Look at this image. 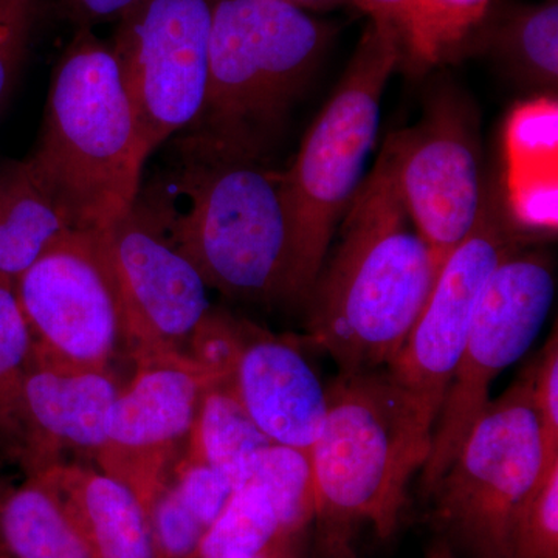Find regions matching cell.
<instances>
[{
  "mask_svg": "<svg viewBox=\"0 0 558 558\" xmlns=\"http://www.w3.org/2000/svg\"><path fill=\"white\" fill-rule=\"evenodd\" d=\"M0 545L11 558H92L75 521L35 475L0 501Z\"/></svg>",
  "mask_w": 558,
  "mask_h": 558,
  "instance_id": "d6986e66",
  "label": "cell"
},
{
  "mask_svg": "<svg viewBox=\"0 0 558 558\" xmlns=\"http://www.w3.org/2000/svg\"><path fill=\"white\" fill-rule=\"evenodd\" d=\"M35 476L75 521L92 558H154L145 509L119 480L78 461L50 465Z\"/></svg>",
  "mask_w": 558,
  "mask_h": 558,
  "instance_id": "e0dca14e",
  "label": "cell"
},
{
  "mask_svg": "<svg viewBox=\"0 0 558 558\" xmlns=\"http://www.w3.org/2000/svg\"><path fill=\"white\" fill-rule=\"evenodd\" d=\"M259 558H295L293 556V550H277V553L267 554V556L259 557Z\"/></svg>",
  "mask_w": 558,
  "mask_h": 558,
  "instance_id": "e575fe53",
  "label": "cell"
},
{
  "mask_svg": "<svg viewBox=\"0 0 558 558\" xmlns=\"http://www.w3.org/2000/svg\"><path fill=\"white\" fill-rule=\"evenodd\" d=\"M494 0H414L403 39L416 64L428 65L451 57L484 24Z\"/></svg>",
  "mask_w": 558,
  "mask_h": 558,
  "instance_id": "d4e9b609",
  "label": "cell"
},
{
  "mask_svg": "<svg viewBox=\"0 0 558 558\" xmlns=\"http://www.w3.org/2000/svg\"><path fill=\"white\" fill-rule=\"evenodd\" d=\"M535 407L542 421L546 453L558 458V343L557 333L546 341L542 354L529 366Z\"/></svg>",
  "mask_w": 558,
  "mask_h": 558,
  "instance_id": "f546056e",
  "label": "cell"
},
{
  "mask_svg": "<svg viewBox=\"0 0 558 558\" xmlns=\"http://www.w3.org/2000/svg\"><path fill=\"white\" fill-rule=\"evenodd\" d=\"M119 384L112 371H58L31 365L24 384V447L28 475L60 464L65 453L97 458Z\"/></svg>",
  "mask_w": 558,
  "mask_h": 558,
  "instance_id": "2e32d148",
  "label": "cell"
},
{
  "mask_svg": "<svg viewBox=\"0 0 558 558\" xmlns=\"http://www.w3.org/2000/svg\"><path fill=\"white\" fill-rule=\"evenodd\" d=\"M227 299L289 300L292 231L281 172L258 157L196 137L180 138L174 159L131 209Z\"/></svg>",
  "mask_w": 558,
  "mask_h": 558,
  "instance_id": "6da1fadb",
  "label": "cell"
},
{
  "mask_svg": "<svg viewBox=\"0 0 558 558\" xmlns=\"http://www.w3.org/2000/svg\"><path fill=\"white\" fill-rule=\"evenodd\" d=\"M512 558H558V461L529 494L513 527Z\"/></svg>",
  "mask_w": 558,
  "mask_h": 558,
  "instance_id": "83f0119b",
  "label": "cell"
},
{
  "mask_svg": "<svg viewBox=\"0 0 558 558\" xmlns=\"http://www.w3.org/2000/svg\"><path fill=\"white\" fill-rule=\"evenodd\" d=\"M558 108L535 98L510 113L505 131L508 204L513 222L550 233L557 229Z\"/></svg>",
  "mask_w": 558,
  "mask_h": 558,
  "instance_id": "ac0fdd59",
  "label": "cell"
},
{
  "mask_svg": "<svg viewBox=\"0 0 558 558\" xmlns=\"http://www.w3.org/2000/svg\"><path fill=\"white\" fill-rule=\"evenodd\" d=\"M271 444L226 380L205 391L185 454L215 469L238 490L248 483L256 459Z\"/></svg>",
  "mask_w": 558,
  "mask_h": 558,
  "instance_id": "ffe728a7",
  "label": "cell"
},
{
  "mask_svg": "<svg viewBox=\"0 0 558 558\" xmlns=\"http://www.w3.org/2000/svg\"><path fill=\"white\" fill-rule=\"evenodd\" d=\"M218 381L226 380L189 360L138 363L113 400L97 468L130 487L146 509L189 449L201 400Z\"/></svg>",
  "mask_w": 558,
  "mask_h": 558,
  "instance_id": "7c38bea8",
  "label": "cell"
},
{
  "mask_svg": "<svg viewBox=\"0 0 558 558\" xmlns=\"http://www.w3.org/2000/svg\"><path fill=\"white\" fill-rule=\"evenodd\" d=\"M32 365V336L14 292L0 278V447L20 461L24 447V384Z\"/></svg>",
  "mask_w": 558,
  "mask_h": 558,
  "instance_id": "603a6c76",
  "label": "cell"
},
{
  "mask_svg": "<svg viewBox=\"0 0 558 558\" xmlns=\"http://www.w3.org/2000/svg\"><path fill=\"white\" fill-rule=\"evenodd\" d=\"M10 486H7L3 481H0V501H2L3 495H5L7 488ZM0 553H3L2 545H0Z\"/></svg>",
  "mask_w": 558,
  "mask_h": 558,
  "instance_id": "d590c367",
  "label": "cell"
},
{
  "mask_svg": "<svg viewBox=\"0 0 558 558\" xmlns=\"http://www.w3.org/2000/svg\"><path fill=\"white\" fill-rule=\"evenodd\" d=\"M44 0H0V108L9 97Z\"/></svg>",
  "mask_w": 558,
  "mask_h": 558,
  "instance_id": "f1b7e54d",
  "label": "cell"
},
{
  "mask_svg": "<svg viewBox=\"0 0 558 558\" xmlns=\"http://www.w3.org/2000/svg\"><path fill=\"white\" fill-rule=\"evenodd\" d=\"M519 245V236L501 222L488 199L476 229L444 260L409 339L385 368L433 428L464 351L481 292L498 264Z\"/></svg>",
  "mask_w": 558,
  "mask_h": 558,
  "instance_id": "4fadbf2b",
  "label": "cell"
},
{
  "mask_svg": "<svg viewBox=\"0 0 558 558\" xmlns=\"http://www.w3.org/2000/svg\"><path fill=\"white\" fill-rule=\"evenodd\" d=\"M143 0H62L65 13L78 27L92 28L98 22L117 20Z\"/></svg>",
  "mask_w": 558,
  "mask_h": 558,
  "instance_id": "4dcf8cb0",
  "label": "cell"
},
{
  "mask_svg": "<svg viewBox=\"0 0 558 558\" xmlns=\"http://www.w3.org/2000/svg\"><path fill=\"white\" fill-rule=\"evenodd\" d=\"M384 148L403 207L442 266L476 229L488 201L464 102L439 97L417 126L389 134Z\"/></svg>",
  "mask_w": 558,
  "mask_h": 558,
  "instance_id": "8fae6325",
  "label": "cell"
},
{
  "mask_svg": "<svg viewBox=\"0 0 558 558\" xmlns=\"http://www.w3.org/2000/svg\"><path fill=\"white\" fill-rule=\"evenodd\" d=\"M286 2L304 9V7L329 5V3L340 2V0H286Z\"/></svg>",
  "mask_w": 558,
  "mask_h": 558,
  "instance_id": "d6a6232c",
  "label": "cell"
},
{
  "mask_svg": "<svg viewBox=\"0 0 558 558\" xmlns=\"http://www.w3.org/2000/svg\"><path fill=\"white\" fill-rule=\"evenodd\" d=\"M328 38L325 25L286 0H216L207 97L186 135L260 159Z\"/></svg>",
  "mask_w": 558,
  "mask_h": 558,
  "instance_id": "5b68a950",
  "label": "cell"
},
{
  "mask_svg": "<svg viewBox=\"0 0 558 558\" xmlns=\"http://www.w3.org/2000/svg\"><path fill=\"white\" fill-rule=\"evenodd\" d=\"M352 2L357 3L359 9L368 13L371 21L392 28L399 36L400 46L403 47L414 0H352Z\"/></svg>",
  "mask_w": 558,
  "mask_h": 558,
  "instance_id": "1f68e13d",
  "label": "cell"
},
{
  "mask_svg": "<svg viewBox=\"0 0 558 558\" xmlns=\"http://www.w3.org/2000/svg\"><path fill=\"white\" fill-rule=\"evenodd\" d=\"M402 57L396 32L371 21L336 94L307 131L292 167L281 172L292 231L289 301H306L365 180L379 134L381 95Z\"/></svg>",
  "mask_w": 558,
  "mask_h": 558,
  "instance_id": "8992f818",
  "label": "cell"
},
{
  "mask_svg": "<svg viewBox=\"0 0 558 558\" xmlns=\"http://www.w3.org/2000/svg\"><path fill=\"white\" fill-rule=\"evenodd\" d=\"M558 458L546 453L529 368L487 403L432 494L433 521L478 558H512L524 499Z\"/></svg>",
  "mask_w": 558,
  "mask_h": 558,
  "instance_id": "52a82bcc",
  "label": "cell"
},
{
  "mask_svg": "<svg viewBox=\"0 0 558 558\" xmlns=\"http://www.w3.org/2000/svg\"><path fill=\"white\" fill-rule=\"evenodd\" d=\"M484 33L487 46L513 69L539 83H557V0L517 10Z\"/></svg>",
  "mask_w": 558,
  "mask_h": 558,
  "instance_id": "cb8c5ba5",
  "label": "cell"
},
{
  "mask_svg": "<svg viewBox=\"0 0 558 558\" xmlns=\"http://www.w3.org/2000/svg\"><path fill=\"white\" fill-rule=\"evenodd\" d=\"M14 292L32 336V363L58 371H112L124 352L119 282L106 231H62Z\"/></svg>",
  "mask_w": 558,
  "mask_h": 558,
  "instance_id": "ba28073f",
  "label": "cell"
},
{
  "mask_svg": "<svg viewBox=\"0 0 558 558\" xmlns=\"http://www.w3.org/2000/svg\"><path fill=\"white\" fill-rule=\"evenodd\" d=\"M295 542L282 526L269 494L248 481L231 495L191 558H259L295 549Z\"/></svg>",
  "mask_w": 558,
  "mask_h": 558,
  "instance_id": "7402d4cb",
  "label": "cell"
},
{
  "mask_svg": "<svg viewBox=\"0 0 558 558\" xmlns=\"http://www.w3.org/2000/svg\"><path fill=\"white\" fill-rule=\"evenodd\" d=\"M230 385L271 442L303 451L317 442L328 413V388L292 337L248 325Z\"/></svg>",
  "mask_w": 558,
  "mask_h": 558,
  "instance_id": "9a60e30c",
  "label": "cell"
},
{
  "mask_svg": "<svg viewBox=\"0 0 558 558\" xmlns=\"http://www.w3.org/2000/svg\"><path fill=\"white\" fill-rule=\"evenodd\" d=\"M119 282L128 355L135 363L191 360L202 322L211 311L196 267L130 213L106 230Z\"/></svg>",
  "mask_w": 558,
  "mask_h": 558,
  "instance_id": "5bb4252c",
  "label": "cell"
},
{
  "mask_svg": "<svg viewBox=\"0 0 558 558\" xmlns=\"http://www.w3.org/2000/svg\"><path fill=\"white\" fill-rule=\"evenodd\" d=\"M148 159L112 47L78 27L25 167L69 230L106 231L130 215Z\"/></svg>",
  "mask_w": 558,
  "mask_h": 558,
  "instance_id": "3957f363",
  "label": "cell"
},
{
  "mask_svg": "<svg viewBox=\"0 0 558 558\" xmlns=\"http://www.w3.org/2000/svg\"><path fill=\"white\" fill-rule=\"evenodd\" d=\"M154 558H191L208 527L171 480L145 509Z\"/></svg>",
  "mask_w": 558,
  "mask_h": 558,
  "instance_id": "4316f807",
  "label": "cell"
},
{
  "mask_svg": "<svg viewBox=\"0 0 558 558\" xmlns=\"http://www.w3.org/2000/svg\"><path fill=\"white\" fill-rule=\"evenodd\" d=\"M428 558H453L451 557L450 549H447L446 546H439V548H435L429 553Z\"/></svg>",
  "mask_w": 558,
  "mask_h": 558,
  "instance_id": "836d02e7",
  "label": "cell"
},
{
  "mask_svg": "<svg viewBox=\"0 0 558 558\" xmlns=\"http://www.w3.org/2000/svg\"><path fill=\"white\" fill-rule=\"evenodd\" d=\"M216 0H143L119 20L112 50L148 154L199 119Z\"/></svg>",
  "mask_w": 558,
  "mask_h": 558,
  "instance_id": "30bf717a",
  "label": "cell"
},
{
  "mask_svg": "<svg viewBox=\"0 0 558 558\" xmlns=\"http://www.w3.org/2000/svg\"><path fill=\"white\" fill-rule=\"evenodd\" d=\"M269 494L289 537L299 538L315 519V483L310 451L271 444L256 459L252 476Z\"/></svg>",
  "mask_w": 558,
  "mask_h": 558,
  "instance_id": "484cf974",
  "label": "cell"
},
{
  "mask_svg": "<svg viewBox=\"0 0 558 558\" xmlns=\"http://www.w3.org/2000/svg\"><path fill=\"white\" fill-rule=\"evenodd\" d=\"M556 296L553 267L539 252L510 253L487 279L464 351L444 395L421 486L432 494L457 458L470 428L490 402V387L526 354Z\"/></svg>",
  "mask_w": 558,
  "mask_h": 558,
  "instance_id": "9c48e42d",
  "label": "cell"
},
{
  "mask_svg": "<svg viewBox=\"0 0 558 558\" xmlns=\"http://www.w3.org/2000/svg\"><path fill=\"white\" fill-rule=\"evenodd\" d=\"M307 295V337L340 373L385 369L427 303L439 263L400 199L381 148Z\"/></svg>",
  "mask_w": 558,
  "mask_h": 558,
  "instance_id": "7a4b0ae2",
  "label": "cell"
},
{
  "mask_svg": "<svg viewBox=\"0 0 558 558\" xmlns=\"http://www.w3.org/2000/svg\"><path fill=\"white\" fill-rule=\"evenodd\" d=\"M433 425L387 369L340 373L311 462L322 548L347 558L355 531L395 534L409 486L432 446Z\"/></svg>",
  "mask_w": 558,
  "mask_h": 558,
  "instance_id": "277c9868",
  "label": "cell"
},
{
  "mask_svg": "<svg viewBox=\"0 0 558 558\" xmlns=\"http://www.w3.org/2000/svg\"><path fill=\"white\" fill-rule=\"evenodd\" d=\"M65 230L24 161L0 167V278L14 281Z\"/></svg>",
  "mask_w": 558,
  "mask_h": 558,
  "instance_id": "44dd1931",
  "label": "cell"
},
{
  "mask_svg": "<svg viewBox=\"0 0 558 558\" xmlns=\"http://www.w3.org/2000/svg\"><path fill=\"white\" fill-rule=\"evenodd\" d=\"M0 558H11L10 556H7L5 553H0Z\"/></svg>",
  "mask_w": 558,
  "mask_h": 558,
  "instance_id": "8d00e7d4",
  "label": "cell"
}]
</instances>
